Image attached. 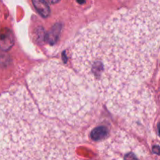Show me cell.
Masks as SVG:
<instances>
[{
	"label": "cell",
	"mask_w": 160,
	"mask_h": 160,
	"mask_svg": "<svg viewBox=\"0 0 160 160\" xmlns=\"http://www.w3.org/2000/svg\"><path fill=\"white\" fill-rule=\"evenodd\" d=\"M28 84L38 110L73 128L88 124L96 109L95 95L82 78L58 60L36 66Z\"/></svg>",
	"instance_id": "obj_2"
},
{
	"label": "cell",
	"mask_w": 160,
	"mask_h": 160,
	"mask_svg": "<svg viewBox=\"0 0 160 160\" xmlns=\"http://www.w3.org/2000/svg\"><path fill=\"white\" fill-rule=\"evenodd\" d=\"M159 46V0H141L134 8L91 23L73 39L72 64L93 94L128 125L146 126L156 104L148 81Z\"/></svg>",
	"instance_id": "obj_1"
},
{
	"label": "cell",
	"mask_w": 160,
	"mask_h": 160,
	"mask_svg": "<svg viewBox=\"0 0 160 160\" xmlns=\"http://www.w3.org/2000/svg\"><path fill=\"white\" fill-rule=\"evenodd\" d=\"M33 5L38 13L44 18H46L50 14V8L45 0H32Z\"/></svg>",
	"instance_id": "obj_3"
},
{
	"label": "cell",
	"mask_w": 160,
	"mask_h": 160,
	"mask_svg": "<svg viewBox=\"0 0 160 160\" xmlns=\"http://www.w3.org/2000/svg\"><path fill=\"white\" fill-rule=\"evenodd\" d=\"M47 1H48V2L52 3V4H54V3L59 2L60 1V0H47Z\"/></svg>",
	"instance_id": "obj_4"
}]
</instances>
